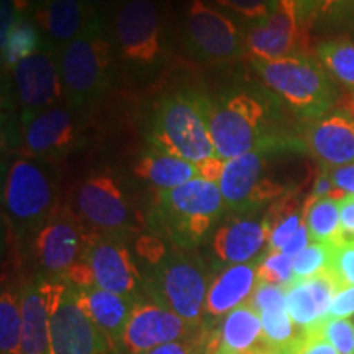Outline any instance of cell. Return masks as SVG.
Returning <instances> with one entry per match:
<instances>
[{
  "label": "cell",
  "instance_id": "277c9868",
  "mask_svg": "<svg viewBox=\"0 0 354 354\" xmlns=\"http://www.w3.org/2000/svg\"><path fill=\"white\" fill-rule=\"evenodd\" d=\"M251 63L266 87L302 117L320 118L336 102V88L330 74L320 61L308 55L276 61L251 59Z\"/></svg>",
  "mask_w": 354,
  "mask_h": 354
},
{
  "label": "cell",
  "instance_id": "7bdbcfd3",
  "mask_svg": "<svg viewBox=\"0 0 354 354\" xmlns=\"http://www.w3.org/2000/svg\"><path fill=\"white\" fill-rule=\"evenodd\" d=\"M225 166H227V161L218 156H212L205 161L198 162L197 171H198V179L209 180V183L218 184L221 176H223Z\"/></svg>",
  "mask_w": 354,
  "mask_h": 354
},
{
  "label": "cell",
  "instance_id": "836d02e7",
  "mask_svg": "<svg viewBox=\"0 0 354 354\" xmlns=\"http://www.w3.org/2000/svg\"><path fill=\"white\" fill-rule=\"evenodd\" d=\"M294 279V258L282 251H268L258 259V281L289 287Z\"/></svg>",
  "mask_w": 354,
  "mask_h": 354
},
{
  "label": "cell",
  "instance_id": "60d3db41",
  "mask_svg": "<svg viewBox=\"0 0 354 354\" xmlns=\"http://www.w3.org/2000/svg\"><path fill=\"white\" fill-rule=\"evenodd\" d=\"M354 315V286L343 287L336 292L328 317L349 318Z\"/></svg>",
  "mask_w": 354,
  "mask_h": 354
},
{
  "label": "cell",
  "instance_id": "4316f807",
  "mask_svg": "<svg viewBox=\"0 0 354 354\" xmlns=\"http://www.w3.org/2000/svg\"><path fill=\"white\" fill-rule=\"evenodd\" d=\"M135 174L159 190H167L197 179L198 171L194 162L151 149L136 162Z\"/></svg>",
  "mask_w": 354,
  "mask_h": 354
},
{
  "label": "cell",
  "instance_id": "83f0119b",
  "mask_svg": "<svg viewBox=\"0 0 354 354\" xmlns=\"http://www.w3.org/2000/svg\"><path fill=\"white\" fill-rule=\"evenodd\" d=\"M304 221L307 225L312 243L338 245L342 241V218L339 201L325 197H308L304 207Z\"/></svg>",
  "mask_w": 354,
  "mask_h": 354
},
{
  "label": "cell",
  "instance_id": "d6a6232c",
  "mask_svg": "<svg viewBox=\"0 0 354 354\" xmlns=\"http://www.w3.org/2000/svg\"><path fill=\"white\" fill-rule=\"evenodd\" d=\"M259 317L263 322L264 338L269 346H286L299 336L287 307L264 310L259 312Z\"/></svg>",
  "mask_w": 354,
  "mask_h": 354
},
{
  "label": "cell",
  "instance_id": "603a6c76",
  "mask_svg": "<svg viewBox=\"0 0 354 354\" xmlns=\"http://www.w3.org/2000/svg\"><path fill=\"white\" fill-rule=\"evenodd\" d=\"M308 148L325 166L354 165V118L339 112L313 123L307 135Z\"/></svg>",
  "mask_w": 354,
  "mask_h": 354
},
{
  "label": "cell",
  "instance_id": "44dd1931",
  "mask_svg": "<svg viewBox=\"0 0 354 354\" xmlns=\"http://www.w3.org/2000/svg\"><path fill=\"white\" fill-rule=\"evenodd\" d=\"M268 348L259 313L248 302L225 317L205 354H261Z\"/></svg>",
  "mask_w": 354,
  "mask_h": 354
},
{
  "label": "cell",
  "instance_id": "5bb4252c",
  "mask_svg": "<svg viewBox=\"0 0 354 354\" xmlns=\"http://www.w3.org/2000/svg\"><path fill=\"white\" fill-rule=\"evenodd\" d=\"M88 232L71 207H57L35 234L33 248L38 264L51 281H63L82 258Z\"/></svg>",
  "mask_w": 354,
  "mask_h": 354
},
{
  "label": "cell",
  "instance_id": "2e32d148",
  "mask_svg": "<svg viewBox=\"0 0 354 354\" xmlns=\"http://www.w3.org/2000/svg\"><path fill=\"white\" fill-rule=\"evenodd\" d=\"M82 259L94 274V284L100 289L136 299L145 279L136 268L123 238L99 236L88 233Z\"/></svg>",
  "mask_w": 354,
  "mask_h": 354
},
{
  "label": "cell",
  "instance_id": "d6986e66",
  "mask_svg": "<svg viewBox=\"0 0 354 354\" xmlns=\"http://www.w3.org/2000/svg\"><path fill=\"white\" fill-rule=\"evenodd\" d=\"M268 230L264 220L240 215L221 223L212 238V253L221 264H245L259 259L268 245Z\"/></svg>",
  "mask_w": 354,
  "mask_h": 354
},
{
  "label": "cell",
  "instance_id": "f546056e",
  "mask_svg": "<svg viewBox=\"0 0 354 354\" xmlns=\"http://www.w3.org/2000/svg\"><path fill=\"white\" fill-rule=\"evenodd\" d=\"M320 61L330 77L349 91H354V43L349 39H333L318 46Z\"/></svg>",
  "mask_w": 354,
  "mask_h": 354
},
{
  "label": "cell",
  "instance_id": "9c48e42d",
  "mask_svg": "<svg viewBox=\"0 0 354 354\" xmlns=\"http://www.w3.org/2000/svg\"><path fill=\"white\" fill-rule=\"evenodd\" d=\"M88 233L123 238L131 230L133 215L120 183L107 172H95L79 185L71 205Z\"/></svg>",
  "mask_w": 354,
  "mask_h": 354
},
{
  "label": "cell",
  "instance_id": "b9f144b4",
  "mask_svg": "<svg viewBox=\"0 0 354 354\" xmlns=\"http://www.w3.org/2000/svg\"><path fill=\"white\" fill-rule=\"evenodd\" d=\"M339 218H342V241L354 240V196L346 194L339 201Z\"/></svg>",
  "mask_w": 354,
  "mask_h": 354
},
{
  "label": "cell",
  "instance_id": "d590c367",
  "mask_svg": "<svg viewBox=\"0 0 354 354\" xmlns=\"http://www.w3.org/2000/svg\"><path fill=\"white\" fill-rule=\"evenodd\" d=\"M328 271L342 289L354 286V240L339 241L333 246Z\"/></svg>",
  "mask_w": 354,
  "mask_h": 354
},
{
  "label": "cell",
  "instance_id": "ab89813d",
  "mask_svg": "<svg viewBox=\"0 0 354 354\" xmlns=\"http://www.w3.org/2000/svg\"><path fill=\"white\" fill-rule=\"evenodd\" d=\"M313 13L325 20L346 19L354 13V0H317Z\"/></svg>",
  "mask_w": 354,
  "mask_h": 354
},
{
  "label": "cell",
  "instance_id": "74e56055",
  "mask_svg": "<svg viewBox=\"0 0 354 354\" xmlns=\"http://www.w3.org/2000/svg\"><path fill=\"white\" fill-rule=\"evenodd\" d=\"M287 287L284 286H274L268 282H259L251 295L250 304L253 305L256 312H264V310H271L277 307H287Z\"/></svg>",
  "mask_w": 354,
  "mask_h": 354
},
{
  "label": "cell",
  "instance_id": "f35d334b",
  "mask_svg": "<svg viewBox=\"0 0 354 354\" xmlns=\"http://www.w3.org/2000/svg\"><path fill=\"white\" fill-rule=\"evenodd\" d=\"M295 354H339L335 346L323 338L315 326L300 330L297 338L294 339Z\"/></svg>",
  "mask_w": 354,
  "mask_h": 354
},
{
  "label": "cell",
  "instance_id": "6da1fadb",
  "mask_svg": "<svg viewBox=\"0 0 354 354\" xmlns=\"http://www.w3.org/2000/svg\"><path fill=\"white\" fill-rule=\"evenodd\" d=\"M212 100L198 91H177L159 102L148 143L153 151L198 162L216 156L210 133Z\"/></svg>",
  "mask_w": 354,
  "mask_h": 354
},
{
  "label": "cell",
  "instance_id": "c3c4849f",
  "mask_svg": "<svg viewBox=\"0 0 354 354\" xmlns=\"http://www.w3.org/2000/svg\"><path fill=\"white\" fill-rule=\"evenodd\" d=\"M261 354H295L294 353V342L290 344H286V346H269L266 351Z\"/></svg>",
  "mask_w": 354,
  "mask_h": 354
},
{
  "label": "cell",
  "instance_id": "e575fe53",
  "mask_svg": "<svg viewBox=\"0 0 354 354\" xmlns=\"http://www.w3.org/2000/svg\"><path fill=\"white\" fill-rule=\"evenodd\" d=\"M313 326L339 354H354V323L349 318L326 317Z\"/></svg>",
  "mask_w": 354,
  "mask_h": 354
},
{
  "label": "cell",
  "instance_id": "4dcf8cb0",
  "mask_svg": "<svg viewBox=\"0 0 354 354\" xmlns=\"http://www.w3.org/2000/svg\"><path fill=\"white\" fill-rule=\"evenodd\" d=\"M0 351L21 354L20 297L10 290H3L0 297Z\"/></svg>",
  "mask_w": 354,
  "mask_h": 354
},
{
  "label": "cell",
  "instance_id": "30bf717a",
  "mask_svg": "<svg viewBox=\"0 0 354 354\" xmlns=\"http://www.w3.org/2000/svg\"><path fill=\"white\" fill-rule=\"evenodd\" d=\"M113 33L120 56L135 68H153L162 59V21L153 0H125L117 8Z\"/></svg>",
  "mask_w": 354,
  "mask_h": 354
},
{
  "label": "cell",
  "instance_id": "e0dca14e",
  "mask_svg": "<svg viewBox=\"0 0 354 354\" xmlns=\"http://www.w3.org/2000/svg\"><path fill=\"white\" fill-rule=\"evenodd\" d=\"M194 328L196 326L153 300H136L118 346L127 354H145L161 344L187 339Z\"/></svg>",
  "mask_w": 354,
  "mask_h": 354
},
{
  "label": "cell",
  "instance_id": "7a4b0ae2",
  "mask_svg": "<svg viewBox=\"0 0 354 354\" xmlns=\"http://www.w3.org/2000/svg\"><path fill=\"white\" fill-rule=\"evenodd\" d=\"M225 209L218 184L197 177L176 189L159 190L153 223L180 250H187L207 236Z\"/></svg>",
  "mask_w": 354,
  "mask_h": 354
},
{
  "label": "cell",
  "instance_id": "7c38bea8",
  "mask_svg": "<svg viewBox=\"0 0 354 354\" xmlns=\"http://www.w3.org/2000/svg\"><path fill=\"white\" fill-rule=\"evenodd\" d=\"M269 149H258L227 161L218 187L225 205L238 215L254 214L264 203L284 197V185L266 177Z\"/></svg>",
  "mask_w": 354,
  "mask_h": 354
},
{
  "label": "cell",
  "instance_id": "8992f818",
  "mask_svg": "<svg viewBox=\"0 0 354 354\" xmlns=\"http://www.w3.org/2000/svg\"><path fill=\"white\" fill-rule=\"evenodd\" d=\"M59 69L71 109L87 107L105 94L112 74V44L100 20L59 51Z\"/></svg>",
  "mask_w": 354,
  "mask_h": 354
},
{
  "label": "cell",
  "instance_id": "5b68a950",
  "mask_svg": "<svg viewBox=\"0 0 354 354\" xmlns=\"http://www.w3.org/2000/svg\"><path fill=\"white\" fill-rule=\"evenodd\" d=\"M143 279L149 300L171 310L189 325H201L210 286L202 261L185 250L169 251Z\"/></svg>",
  "mask_w": 354,
  "mask_h": 354
},
{
  "label": "cell",
  "instance_id": "ffe728a7",
  "mask_svg": "<svg viewBox=\"0 0 354 354\" xmlns=\"http://www.w3.org/2000/svg\"><path fill=\"white\" fill-rule=\"evenodd\" d=\"M99 20L84 0H38L35 8L38 28L57 51Z\"/></svg>",
  "mask_w": 354,
  "mask_h": 354
},
{
  "label": "cell",
  "instance_id": "bcb514c9",
  "mask_svg": "<svg viewBox=\"0 0 354 354\" xmlns=\"http://www.w3.org/2000/svg\"><path fill=\"white\" fill-rule=\"evenodd\" d=\"M145 354H194V346L187 342H172L149 349Z\"/></svg>",
  "mask_w": 354,
  "mask_h": 354
},
{
  "label": "cell",
  "instance_id": "3957f363",
  "mask_svg": "<svg viewBox=\"0 0 354 354\" xmlns=\"http://www.w3.org/2000/svg\"><path fill=\"white\" fill-rule=\"evenodd\" d=\"M51 161L21 156L8 167L3 184V214L19 234L33 233L55 214L57 179Z\"/></svg>",
  "mask_w": 354,
  "mask_h": 354
},
{
  "label": "cell",
  "instance_id": "f1b7e54d",
  "mask_svg": "<svg viewBox=\"0 0 354 354\" xmlns=\"http://www.w3.org/2000/svg\"><path fill=\"white\" fill-rule=\"evenodd\" d=\"M43 46L38 33V25L19 15L13 21L7 38L2 39V61L13 69L25 57L32 56Z\"/></svg>",
  "mask_w": 354,
  "mask_h": 354
},
{
  "label": "cell",
  "instance_id": "8fae6325",
  "mask_svg": "<svg viewBox=\"0 0 354 354\" xmlns=\"http://www.w3.org/2000/svg\"><path fill=\"white\" fill-rule=\"evenodd\" d=\"M12 79L20 107L21 125L37 115L57 107L61 100H66L59 69V51L46 41L37 53L25 57L12 69Z\"/></svg>",
  "mask_w": 354,
  "mask_h": 354
},
{
  "label": "cell",
  "instance_id": "cb8c5ba5",
  "mask_svg": "<svg viewBox=\"0 0 354 354\" xmlns=\"http://www.w3.org/2000/svg\"><path fill=\"white\" fill-rule=\"evenodd\" d=\"M258 286V259L245 264L227 266L216 274L207 292L205 315L227 317L230 312L250 302Z\"/></svg>",
  "mask_w": 354,
  "mask_h": 354
},
{
  "label": "cell",
  "instance_id": "ac0fdd59",
  "mask_svg": "<svg viewBox=\"0 0 354 354\" xmlns=\"http://www.w3.org/2000/svg\"><path fill=\"white\" fill-rule=\"evenodd\" d=\"M76 109L57 105L37 115L24 125L25 156L55 162L81 141V122Z\"/></svg>",
  "mask_w": 354,
  "mask_h": 354
},
{
  "label": "cell",
  "instance_id": "484cf974",
  "mask_svg": "<svg viewBox=\"0 0 354 354\" xmlns=\"http://www.w3.org/2000/svg\"><path fill=\"white\" fill-rule=\"evenodd\" d=\"M21 354L50 353V307L44 281L30 282L21 289Z\"/></svg>",
  "mask_w": 354,
  "mask_h": 354
},
{
  "label": "cell",
  "instance_id": "1f68e13d",
  "mask_svg": "<svg viewBox=\"0 0 354 354\" xmlns=\"http://www.w3.org/2000/svg\"><path fill=\"white\" fill-rule=\"evenodd\" d=\"M333 246L335 245H325V243H310L302 253L294 258L292 282L305 281V279L315 277L318 274L328 271Z\"/></svg>",
  "mask_w": 354,
  "mask_h": 354
},
{
  "label": "cell",
  "instance_id": "52a82bcc",
  "mask_svg": "<svg viewBox=\"0 0 354 354\" xmlns=\"http://www.w3.org/2000/svg\"><path fill=\"white\" fill-rule=\"evenodd\" d=\"M210 133L216 156L225 161L271 146L266 138V107L246 92L212 104Z\"/></svg>",
  "mask_w": 354,
  "mask_h": 354
},
{
  "label": "cell",
  "instance_id": "7402d4cb",
  "mask_svg": "<svg viewBox=\"0 0 354 354\" xmlns=\"http://www.w3.org/2000/svg\"><path fill=\"white\" fill-rule=\"evenodd\" d=\"M342 287L330 271L318 274L305 281L292 282L287 287V312L300 330L317 325L328 317L331 302Z\"/></svg>",
  "mask_w": 354,
  "mask_h": 354
},
{
  "label": "cell",
  "instance_id": "9a60e30c",
  "mask_svg": "<svg viewBox=\"0 0 354 354\" xmlns=\"http://www.w3.org/2000/svg\"><path fill=\"white\" fill-rule=\"evenodd\" d=\"M245 39L251 59L276 61L307 55L308 33L295 0H279L272 15L251 25Z\"/></svg>",
  "mask_w": 354,
  "mask_h": 354
},
{
  "label": "cell",
  "instance_id": "7dc6e473",
  "mask_svg": "<svg viewBox=\"0 0 354 354\" xmlns=\"http://www.w3.org/2000/svg\"><path fill=\"white\" fill-rule=\"evenodd\" d=\"M315 2L317 0H295V3H297L300 13H302L304 19H307L310 13L313 12V8H315Z\"/></svg>",
  "mask_w": 354,
  "mask_h": 354
},
{
  "label": "cell",
  "instance_id": "681fc988",
  "mask_svg": "<svg viewBox=\"0 0 354 354\" xmlns=\"http://www.w3.org/2000/svg\"><path fill=\"white\" fill-rule=\"evenodd\" d=\"M339 107L344 110V113L351 115V117L354 118V94L344 97V99L339 102Z\"/></svg>",
  "mask_w": 354,
  "mask_h": 354
},
{
  "label": "cell",
  "instance_id": "8d00e7d4",
  "mask_svg": "<svg viewBox=\"0 0 354 354\" xmlns=\"http://www.w3.org/2000/svg\"><path fill=\"white\" fill-rule=\"evenodd\" d=\"M220 7L236 13L248 21L259 24L272 15L279 0H215Z\"/></svg>",
  "mask_w": 354,
  "mask_h": 354
},
{
  "label": "cell",
  "instance_id": "f907efd6",
  "mask_svg": "<svg viewBox=\"0 0 354 354\" xmlns=\"http://www.w3.org/2000/svg\"><path fill=\"white\" fill-rule=\"evenodd\" d=\"M84 2L87 3L88 8H91L92 12L99 15V10H100V8L105 7V3H107L109 0H84Z\"/></svg>",
  "mask_w": 354,
  "mask_h": 354
},
{
  "label": "cell",
  "instance_id": "d4e9b609",
  "mask_svg": "<svg viewBox=\"0 0 354 354\" xmlns=\"http://www.w3.org/2000/svg\"><path fill=\"white\" fill-rule=\"evenodd\" d=\"M77 299L81 307L102 331L109 344H120L123 330L136 299L123 297L113 292L104 290L100 287H76Z\"/></svg>",
  "mask_w": 354,
  "mask_h": 354
},
{
  "label": "cell",
  "instance_id": "ba28073f",
  "mask_svg": "<svg viewBox=\"0 0 354 354\" xmlns=\"http://www.w3.org/2000/svg\"><path fill=\"white\" fill-rule=\"evenodd\" d=\"M50 307L51 354H107V339L81 307L76 287L44 281Z\"/></svg>",
  "mask_w": 354,
  "mask_h": 354
},
{
  "label": "cell",
  "instance_id": "4fadbf2b",
  "mask_svg": "<svg viewBox=\"0 0 354 354\" xmlns=\"http://www.w3.org/2000/svg\"><path fill=\"white\" fill-rule=\"evenodd\" d=\"M185 37L190 48L209 63H228L248 51L245 35L236 24L205 0H190L185 13Z\"/></svg>",
  "mask_w": 354,
  "mask_h": 354
},
{
  "label": "cell",
  "instance_id": "f6af8a7d",
  "mask_svg": "<svg viewBox=\"0 0 354 354\" xmlns=\"http://www.w3.org/2000/svg\"><path fill=\"white\" fill-rule=\"evenodd\" d=\"M310 233H308V228L307 225H305V221L302 225H300V228L297 230V233L294 234V236L290 238V241L287 243L284 246V250H282V253H286L287 256H290V258H295L299 253H302L310 245Z\"/></svg>",
  "mask_w": 354,
  "mask_h": 354
},
{
  "label": "cell",
  "instance_id": "ee69618b",
  "mask_svg": "<svg viewBox=\"0 0 354 354\" xmlns=\"http://www.w3.org/2000/svg\"><path fill=\"white\" fill-rule=\"evenodd\" d=\"M330 176L336 187L342 189L344 194H353L354 196V165L335 167Z\"/></svg>",
  "mask_w": 354,
  "mask_h": 354
}]
</instances>
